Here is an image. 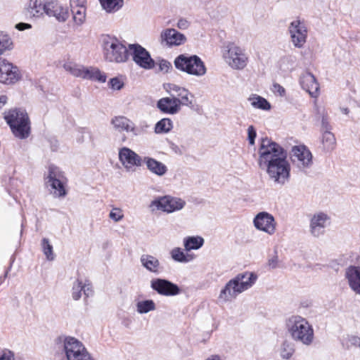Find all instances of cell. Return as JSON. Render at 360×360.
<instances>
[{
	"mask_svg": "<svg viewBox=\"0 0 360 360\" xmlns=\"http://www.w3.org/2000/svg\"><path fill=\"white\" fill-rule=\"evenodd\" d=\"M82 291H83V284L81 282L77 280L73 286V297L75 300H78L79 297L82 295Z\"/></svg>",
	"mask_w": 360,
	"mask_h": 360,
	"instance_id": "7bdbcfd3",
	"label": "cell"
},
{
	"mask_svg": "<svg viewBox=\"0 0 360 360\" xmlns=\"http://www.w3.org/2000/svg\"><path fill=\"white\" fill-rule=\"evenodd\" d=\"M146 164H147L149 170L156 175H163L168 171V168L164 164L158 162L155 159L147 158L146 159Z\"/></svg>",
	"mask_w": 360,
	"mask_h": 360,
	"instance_id": "1f68e13d",
	"label": "cell"
},
{
	"mask_svg": "<svg viewBox=\"0 0 360 360\" xmlns=\"http://www.w3.org/2000/svg\"><path fill=\"white\" fill-rule=\"evenodd\" d=\"M289 164L286 159L271 161L268 165V173L276 183L284 184L290 177Z\"/></svg>",
	"mask_w": 360,
	"mask_h": 360,
	"instance_id": "8fae6325",
	"label": "cell"
},
{
	"mask_svg": "<svg viewBox=\"0 0 360 360\" xmlns=\"http://www.w3.org/2000/svg\"><path fill=\"white\" fill-rule=\"evenodd\" d=\"M4 118L16 137L25 139L30 136L31 126L28 113L24 109L20 108L9 109L5 113Z\"/></svg>",
	"mask_w": 360,
	"mask_h": 360,
	"instance_id": "7a4b0ae2",
	"label": "cell"
},
{
	"mask_svg": "<svg viewBox=\"0 0 360 360\" xmlns=\"http://www.w3.org/2000/svg\"><path fill=\"white\" fill-rule=\"evenodd\" d=\"M175 65L179 71L196 76L205 75L207 71L203 61L195 55H179L175 60Z\"/></svg>",
	"mask_w": 360,
	"mask_h": 360,
	"instance_id": "8992f818",
	"label": "cell"
},
{
	"mask_svg": "<svg viewBox=\"0 0 360 360\" xmlns=\"http://www.w3.org/2000/svg\"><path fill=\"white\" fill-rule=\"evenodd\" d=\"M346 278L351 289L360 295V267L351 266L348 268Z\"/></svg>",
	"mask_w": 360,
	"mask_h": 360,
	"instance_id": "83f0119b",
	"label": "cell"
},
{
	"mask_svg": "<svg viewBox=\"0 0 360 360\" xmlns=\"http://www.w3.org/2000/svg\"><path fill=\"white\" fill-rule=\"evenodd\" d=\"M290 157L293 164L299 168H308L312 164V153L303 145L293 147L290 152Z\"/></svg>",
	"mask_w": 360,
	"mask_h": 360,
	"instance_id": "e0dca14e",
	"label": "cell"
},
{
	"mask_svg": "<svg viewBox=\"0 0 360 360\" xmlns=\"http://www.w3.org/2000/svg\"><path fill=\"white\" fill-rule=\"evenodd\" d=\"M288 330L295 339L306 345L312 344L314 339V331L312 326L300 316H291L287 322Z\"/></svg>",
	"mask_w": 360,
	"mask_h": 360,
	"instance_id": "277c9868",
	"label": "cell"
},
{
	"mask_svg": "<svg viewBox=\"0 0 360 360\" xmlns=\"http://www.w3.org/2000/svg\"><path fill=\"white\" fill-rule=\"evenodd\" d=\"M300 83L303 90L306 91L312 97H317L319 95L320 88L319 83L315 77L310 72H305L300 77Z\"/></svg>",
	"mask_w": 360,
	"mask_h": 360,
	"instance_id": "44dd1931",
	"label": "cell"
},
{
	"mask_svg": "<svg viewBox=\"0 0 360 360\" xmlns=\"http://www.w3.org/2000/svg\"><path fill=\"white\" fill-rule=\"evenodd\" d=\"M164 88L170 95L179 100L182 104L200 113V107L197 104L196 98L187 89L170 83H165Z\"/></svg>",
	"mask_w": 360,
	"mask_h": 360,
	"instance_id": "30bf717a",
	"label": "cell"
},
{
	"mask_svg": "<svg viewBox=\"0 0 360 360\" xmlns=\"http://www.w3.org/2000/svg\"><path fill=\"white\" fill-rule=\"evenodd\" d=\"M271 90L275 95L278 96H284L286 94L285 89L277 83H274L271 87Z\"/></svg>",
	"mask_w": 360,
	"mask_h": 360,
	"instance_id": "f6af8a7d",
	"label": "cell"
},
{
	"mask_svg": "<svg viewBox=\"0 0 360 360\" xmlns=\"http://www.w3.org/2000/svg\"><path fill=\"white\" fill-rule=\"evenodd\" d=\"M161 38L164 43L169 46H180L187 41L183 34L174 29L164 30L161 33Z\"/></svg>",
	"mask_w": 360,
	"mask_h": 360,
	"instance_id": "d4e9b609",
	"label": "cell"
},
{
	"mask_svg": "<svg viewBox=\"0 0 360 360\" xmlns=\"http://www.w3.org/2000/svg\"><path fill=\"white\" fill-rule=\"evenodd\" d=\"M42 246H43V251H44L47 259L49 261H53L55 258V255L50 241L47 238H43Z\"/></svg>",
	"mask_w": 360,
	"mask_h": 360,
	"instance_id": "f35d334b",
	"label": "cell"
},
{
	"mask_svg": "<svg viewBox=\"0 0 360 360\" xmlns=\"http://www.w3.org/2000/svg\"><path fill=\"white\" fill-rule=\"evenodd\" d=\"M0 39H1V53L4 54L7 51H10L14 48V43L12 39L9 37V35L5 32H1L0 35Z\"/></svg>",
	"mask_w": 360,
	"mask_h": 360,
	"instance_id": "8d00e7d4",
	"label": "cell"
},
{
	"mask_svg": "<svg viewBox=\"0 0 360 360\" xmlns=\"http://www.w3.org/2000/svg\"><path fill=\"white\" fill-rule=\"evenodd\" d=\"M204 244V238L199 236H187L184 239V246L189 251L199 249Z\"/></svg>",
	"mask_w": 360,
	"mask_h": 360,
	"instance_id": "836d02e7",
	"label": "cell"
},
{
	"mask_svg": "<svg viewBox=\"0 0 360 360\" xmlns=\"http://www.w3.org/2000/svg\"><path fill=\"white\" fill-rule=\"evenodd\" d=\"M158 66L159 71L163 73H169L172 70L171 64L168 61L162 58L158 60Z\"/></svg>",
	"mask_w": 360,
	"mask_h": 360,
	"instance_id": "b9f144b4",
	"label": "cell"
},
{
	"mask_svg": "<svg viewBox=\"0 0 360 360\" xmlns=\"http://www.w3.org/2000/svg\"><path fill=\"white\" fill-rule=\"evenodd\" d=\"M123 217H124V215H123L122 210H121L120 208H113L110 213V217L115 222L120 221L123 218Z\"/></svg>",
	"mask_w": 360,
	"mask_h": 360,
	"instance_id": "ee69618b",
	"label": "cell"
},
{
	"mask_svg": "<svg viewBox=\"0 0 360 360\" xmlns=\"http://www.w3.org/2000/svg\"><path fill=\"white\" fill-rule=\"evenodd\" d=\"M125 83L120 77H116L110 79L109 87L113 90H121L124 88Z\"/></svg>",
	"mask_w": 360,
	"mask_h": 360,
	"instance_id": "60d3db41",
	"label": "cell"
},
{
	"mask_svg": "<svg viewBox=\"0 0 360 360\" xmlns=\"http://www.w3.org/2000/svg\"><path fill=\"white\" fill-rule=\"evenodd\" d=\"M83 292L87 296L90 297L92 296L93 294V287L92 284L90 281L87 280L83 284Z\"/></svg>",
	"mask_w": 360,
	"mask_h": 360,
	"instance_id": "7dc6e473",
	"label": "cell"
},
{
	"mask_svg": "<svg viewBox=\"0 0 360 360\" xmlns=\"http://www.w3.org/2000/svg\"><path fill=\"white\" fill-rule=\"evenodd\" d=\"M295 348L294 345L289 341H284L281 348V356L283 359H290L294 354Z\"/></svg>",
	"mask_w": 360,
	"mask_h": 360,
	"instance_id": "74e56055",
	"label": "cell"
},
{
	"mask_svg": "<svg viewBox=\"0 0 360 360\" xmlns=\"http://www.w3.org/2000/svg\"><path fill=\"white\" fill-rule=\"evenodd\" d=\"M256 273L246 272L238 274L236 277L229 282L221 291L219 299L223 302H230L234 300L238 295L251 289L256 283Z\"/></svg>",
	"mask_w": 360,
	"mask_h": 360,
	"instance_id": "6da1fadb",
	"label": "cell"
},
{
	"mask_svg": "<svg viewBox=\"0 0 360 360\" xmlns=\"http://www.w3.org/2000/svg\"><path fill=\"white\" fill-rule=\"evenodd\" d=\"M14 353L9 350H3L2 351L1 359H14Z\"/></svg>",
	"mask_w": 360,
	"mask_h": 360,
	"instance_id": "681fc988",
	"label": "cell"
},
{
	"mask_svg": "<svg viewBox=\"0 0 360 360\" xmlns=\"http://www.w3.org/2000/svg\"><path fill=\"white\" fill-rule=\"evenodd\" d=\"M0 64H1L0 81L3 84H15L22 79V73L14 64L10 63L5 58H2Z\"/></svg>",
	"mask_w": 360,
	"mask_h": 360,
	"instance_id": "5bb4252c",
	"label": "cell"
},
{
	"mask_svg": "<svg viewBox=\"0 0 360 360\" xmlns=\"http://www.w3.org/2000/svg\"><path fill=\"white\" fill-rule=\"evenodd\" d=\"M173 128V123L170 119L164 118L159 121L156 125L155 132L157 134L168 133Z\"/></svg>",
	"mask_w": 360,
	"mask_h": 360,
	"instance_id": "d590c367",
	"label": "cell"
},
{
	"mask_svg": "<svg viewBox=\"0 0 360 360\" xmlns=\"http://www.w3.org/2000/svg\"><path fill=\"white\" fill-rule=\"evenodd\" d=\"M141 262L145 268L152 272H158L161 270L160 263L156 257L145 255L141 257Z\"/></svg>",
	"mask_w": 360,
	"mask_h": 360,
	"instance_id": "e575fe53",
	"label": "cell"
},
{
	"mask_svg": "<svg viewBox=\"0 0 360 360\" xmlns=\"http://www.w3.org/2000/svg\"><path fill=\"white\" fill-rule=\"evenodd\" d=\"M329 222H330V218L327 214L324 213L315 214L310 223V231L312 235L314 236H319L323 234Z\"/></svg>",
	"mask_w": 360,
	"mask_h": 360,
	"instance_id": "cb8c5ba5",
	"label": "cell"
},
{
	"mask_svg": "<svg viewBox=\"0 0 360 360\" xmlns=\"http://www.w3.org/2000/svg\"><path fill=\"white\" fill-rule=\"evenodd\" d=\"M112 125L117 130L128 132L134 131L135 126L126 117L117 116L113 119Z\"/></svg>",
	"mask_w": 360,
	"mask_h": 360,
	"instance_id": "f546056e",
	"label": "cell"
},
{
	"mask_svg": "<svg viewBox=\"0 0 360 360\" xmlns=\"http://www.w3.org/2000/svg\"><path fill=\"white\" fill-rule=\"evenodd\" d=\"M261 166H268L271 161L286 159L287 152L281 146L269 138H265L261 143L259 151Z\"/></svg>",
	"mask_w": 360,
	"mask_h": 360,
	"instance_id": "52a82bcc",
	"label": "cell"
},
{
	"mask_svg": "<svg viewBox=\"0 0 360 360\" xmlns=\"http://www.w3.org/2000/svg\"><path fill=\"white\" fill-rule=\"evenodd\" d=\"M102 8L107 13L113 14L120 10L124 5V0H98Z\"/></svg>",
	"mask_w": 360,
	"mask_h": 360,
	"instance_id": "4dcf8cb0",
	"label": "cell"
},
{
	"mask_svg": "<svg viewBox=\"0 0 360 360\" xmlns=\"http://www.w3.org/2000/svg\"><path fill=\"white\" fill-rule=\"evenodd\" d=\"M7 101V97L5 96H2L1 97V107L3 108L6 102Z\"/></svg>",
	"mask_w": 360,
	"mask_h": 360,
	"instance_id": "f5cc1de1",
	"label": "cell"
},
{
	"mask_svg": "<svg viewBox=\"0 0 360 360\" xmlns=\"http://www.w3.org/2000/svg\"><path fill=\"white\" fill-rule=\"evenodd\" d=\"M254 225L259 230L268 233L270 235L274 234L276 231V223L275 219L270 213L263 212L257 214L254 219Z\"/></svg>",
	"mask_w": 360,
	"mask_h": 360,
	"instance_id": "d6986e66",
	"label": "cell"
},
{
	"mask_svg": "<svg viewBox=\"0 0 360 360\" xmlns=\"http://www.w3.org/2000/svg\"><path fill=\"white\" fill-rule=\"evenodd\" d=\"M44 9L45 14L54 17L59 22H66L69 16L67 7L56 0L47 1L44 4Z\"/></svg>",
	"mask_w": 360,
	"mask_h": 360,
	"instance_id": "ac0fdd59",
	"label": "cell"
},
{
	"mask_svg": "<svg viewBox=\"0 0 360 360\" xmlns=\"http://www.w3.org/2000/svg\"><path fill=\"white\" fill-rule=\"evenodd\" d=\"M248 100L255 109L264 110V111H268V110L271 109L270 104L265 98L257 95V94H251L248 97Z\"/></svg>",
	"mask_w": 360,
	"mask_h": 360,
	"instance_id": "d6a6232c",
	"label": "cell"
},
{
	"mask_svg": "<svg viewBox=\"0 0 360 360\" xmlns=\"http://www.w3.org/2000/svg\"><path fill=\"white\" fill-rule=\"evenodd\" d=\"M64 67L72 75L81 78L98 83H104L107 81V76L96 68L88 67L74 63H66Z\"/></svg>",
	"mask_w": 360,
	"mask_h": 360,
	"instance_id": "9c48e42d",
	"label": "cell"
},
{
	"mask_svg": "<svg viewBox=\"0 0 360 360\" xmlns=\"http://www.w3.org/2000/svg\"><path fill=\"white\" fill-rule=\"evenodd\" d=\"M73 20L77 25H83L86 20L87 0H70Z\"/></svg>",
	"mask_w": 360,
	"mask_h": 360,
	"instance_id": "603a6c76",
	"label": "cell"
},
{
	"mask_svg": "<svg viewBox=\"0 0 360 360\" xmlns=\"http://www.w3.org/2000/svg\"><path fill=\"white\" fill-rule=\"evenodd\" d=\"M32 26L29 24H26V23H20L18 25H16V29L20 30V31H24V30L30 29L31 28Z\"/></svg>",
	"mask_w": 360,
	"mask_h": 360,
	"instance_id": "f907efd6",
	"label": "cell"
},
{
	"mask_svg": "<svg viewBox=\"0 0 360 360\" xmlns=\"http://www.w3.org/2000/svg\"><path fill=\"white\" fill-rule=\"evenodd\" d=\"M151 287L159 294L166 296H173L179 294V288L172 282L161 278H155L151 281Z\"/></svg>",
	"mask_w": 360,
	"mask_h": 360,
	"instance_id": "ffe728a7",
	"label": "cell"
},
{
	"mask_svg": "<svg viewBox=\"0 0 360 360\" xmlns=\"http://www.w3.org/2000/svg\"><path fill=\"white\" fill-rule=\"evenodd\" d=\"M223 56L226 63L234 70L244 69L248 63V58L246 53L232 43H225L222 48Z\"/></svg>",
	"mask_w": 360,
	"mask_h": 360,
	"instance_id": "5b68a950",
	"label": "cell"
},
{
	"mask_svg": "<svg viewBox=\"0 0 360 360\" xmlns=\"http://www.w3.org/2000/svg\"><path fill=\"white\" fill-rule=\"evenodd\" d=\"M345 343L348 344L349 346L360 348V336H348V338H346V341Z\"/></svg>",
	"mask_w": 360,
	"mask_h": 360,
	"instance_id": "bcb514c9",
	"label": "cell"
},
{
	"mask_svg": "<svg viewBox=\"0 0 360 360\" xmlns=\"http://www.w3.org/2000/svg\"><path fill=\"white\" fill-rule=\"evenodd\" d=\"M189 23L185 19H181L178 22V27L181 28V29H187L189 26Z\"/></svg>",
	"mask_w": 360,
	"mask_h": 360,
	"instance_id": "816d5d0a",
	"label": "cell"
},
{
	"mask_svg": "<svg viewBox=\"0 0 360 360\" xmlns=\"http://www.w3.org/2000/svg\"><path fill=\"white\" fill-rule=\"evenodd\" d=\"M213 358H215V359H221V357H218V356H215V357H209V359H213Z\"/></svg>",
	"mask_w": 360,
	"mask_h": 360,
	"instance_id": "db71d44e",
	"label": "cell"
},
{
	"mask_svg": "<svg viewBox=\"0 0 360 360\" xmlns=\"http://www.w3.org/2000/svg\"><path fill=\"white\" fill-rule=\"evenodd\" d=\"M64 348L68 359H92L90 353L81 341L73 337H68L64 341Z\"/></svg>",
	"mask_w": 360,
	"mask_h": 360,
	"instance_id": "4fadbf2b",
	"label": "cell"
},
{
	"mask_svg": "<svg viewBox=\"0 0 360 360\" xmlns=\"http://www.w3.org/2000/svg\"><path fill=\"white\" fill-rule=\"evenodd\" d=\"M130 54L135 63L145 69H152L155 67V62L151 58L150 54L147 49L141 45L133 44L129 47Z\"/></svg>",
	"mask_w": 360,
	"mask_h": 360,
	"instance_id": "9a60e30c",
	"label": "cell"
},
{
	"mask_svg": "<svg viewBox=\"0 0 360 360\" xmlns=\"http://www.w3.org/2000/svg\"><path fill=\"white\" fill-rule=\"evenodd\" d=\"M119 158L125 168L128 170L135 169L142 166V159L134 151L128 148H123L119 152Z\"/></svg>",
	"mask_w": 360,
	"mask_h": 360,
	"instance_id": "7402d4cb",
	"label": "cell"
},
{
	"mask_svg": "<svg viewBox=\"0 0 360 360\" xmlns=\"http://www.w3.org/2000/svg\"><path fill=\"white\" fill-rule=\"evenodd\" d=\"M289 33L293 45L297 48L304 46L308 38V30L306 24L302 20H296L289 26Z\"/></svg>",
	"mask_w": 360,
	"mask_h": 360,
	"instance_id": "2e32d148",
	"label": "cell"
},
{
	"mask_svg": "<svg viewBox=\"0 0 360 360\" xmlns=\"http://www.w3.org/2000/svg\"><path fill=\"white\" fill-rule=\"evenodd\" d=\"M26 16L31 19H39L44 16V4L42 0H29L25 7Z\"/></svg>",
	"mask_w": 360,
	"mask_h": 360,
	"instance_id": "484cf974",
	"label": "cell"
},
{
	"mask_svg": "<svg viewBox=\"0 0 360 360\" xmlns=\"http://www.w3.org/2000/svg\"><path fill=\"white\" fill-rule=\"evenodd\" d=\"M57 168H49L48 173L45 175V186L49 192L56 198H64L67 194L66 181L62 173L57 171Z\"/></svg>",
	"mask_w": 360,
	"mask_h": 360,
	"instance_id": "ba28073f",
	"label": "cell"
},
{
	"mask_svg": "<svg viewBox=\"0 0 360 360\" xmlns=\"http://www.w3.org/2000/svg\"><path fill=\"white\" fill-rule=\"evenodd\" d=\"M185 201L177 197L165 196L156 198L151 203V207L166 213H175L185 207Z\"/></svg>",
	"mask_w": 360,
	"mask_h": 360,
	"instance_id": "7c38bea8",
	"label": "cell"
},
{
	"mask_svg": "<svg viewBox=\"0 0 360 360\" xmlns=\"http://www.w3.org/2000/svg\"><path fill=\"white\" fill-rule=\"evenodd\" d=\"M156 308L155 303L153 301L147 300L141 301L137 304V311L141 314L147 313L153 311Z\"/></svg>",
	"mask_w": 360,
	"mask_h": 360,
	"instance_id": "ab89813d",
	"label": "cell"
},
{
	"mask_svg": "<svg viewBox=\"0 0 360 360\" xmlns=\"http://www.w3.org/2000/svg\"><path fill=\"white\" fill-rule=\"evenodd\" d=\"M158 108L163 112L169 114H176L182 108V103L175 98H163L158 102Z\"/></svg>",
	"mask_w": 360,
	"mask_h": 360,
	"instance_id": "4316f807",
	"label": "cell"
},
{
	"mask_svg": "<svg viewBox=\"0 0 360 360\" xmlns=\"http://www.w3.org/2000/svg\"><path fill=\"white\" fill-rule=\"evenodd\" d=\"M101 43L104 59L113 63H123L128 60V48L115 36L103 35Z\"/></svg>",
	"mask_w": 360,
	"mask_h": 360,
	"instance_id": "3957f363",
	"label": "cell"
},
{
	"mask_svg": "<svg viewBox=\"0 0 360 360\" xmlns=\"http://www.w3.org/2000/svg\"><path fill=\"white\" fill-rule=\"evenodd\" d=\"M257 134L256 131H255V128L253 126H250L248 128V139H249L250 143L252 145L255 144V139L256 138Z\"/></svg>",
	"mask_w": 360,
	"mask_h": 360,
	"instance_id": "c3c4849f",
	"label": "cell"
},
{
	"mask_svg": "<svg viewBox=\"0 0 360 360\" xmlns=\"http://www.w3.org/2000/svg\"><path fill=\"white\" fill-rule=\"evenodd\" d=\"M171 256L175 261L183 263L190 262L195 257L194 254L192 252L180 248H176L172 250Z\"/></svg>",
	"mask_w": 360,
	"mask_h": 360,
	"instance_id": "f1b7e54d",
	"label": "cell"
}]
</instances>
